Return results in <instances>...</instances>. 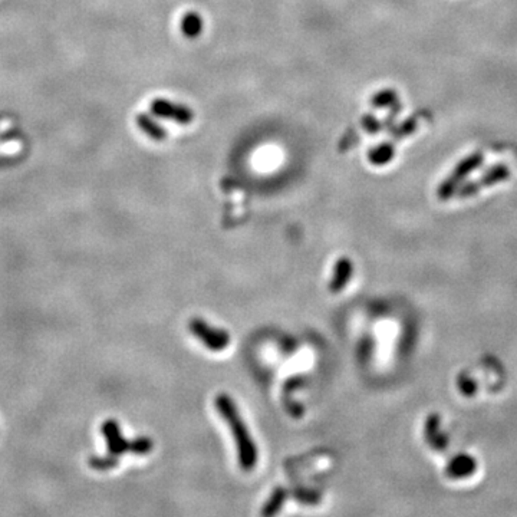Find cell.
<instances>
[{
    "label": "cell",
    "instance_id": "obj_1",
    "mask_svg": "<svg viewBox=\"0 0 517 517\" xmlns=\"http://www.w3.org/2000/svg\"><path fill=\"white\" fill-rule=\"evenodd\" d=\"M215 408L219 410L220 415L232 429L234 443L237 447V457L240 467L244 471L253 470L257 464V447L249 434L246 424L240 417L234 401L229 396L220 394L215 397Z\"/></svg>",
    "mask_w": 517,
    "mask_h": 517
},
{
    "label": "cell",
    "instance_id": "obj_2",
    "mask_svg": "<svg viewBox=\"0 0 517 517\" xmlns=\"http://www.w3.org/2000/svg\"><path fill=\"white\" fill-rule=\"evenodd\" d=\"M101 431L107 441L108 456L112 458H117L125 453H134V454H147L153 450V440L147 437H140L137 440L128 441L124 439L118 421L115 420H107L101 425Z\"/></svg>",
    "mask_w": 517,
    "mask_h": 517
},
{
    "label": "cell",
    "instance_id": "obj_3",
    "mask_svg": "<svg viewBox=\"0 0 517 517\" xmlns=\"http://www.w3.org/2000/svg\"><path fill=\"white\" fill-rule=\"evenodd\" d=\"M189 328L191 333L200 339V342L207 350L214 352L226 350L232 340L229 332H226L225 329L213 328L200 318H193L189 323Z\"/></svg>",
    "mask_w": 517,
    "mask_h": 517
},
{
    "label": "cell",
    "instance_id": "obj_4",
    "mask_svg": "<svg viewBox=\"0 0 517 517\" xmlns=\"http://www.w3.org/2000/svg\"><path fill=\"white\" fill-rule=\"evenodd\" d=\"M424 436L428 446L436 450V451H444L448 446V440L446 434L440 428V415L439 414H429L425 427H424Z\"/></svg>",
    "mask_w": 517,
    "mask_h": 517
},
{
    "label": "cell",
    "instance_id": "obj_5",
    "mask_svg": "<svg viewBox=\"0 0 517 517\" xmlns=\"http://www.w3.org/2000/svg\"><path fill=\"white\" fill-rule=\"evenodd\" d=\"M476 468H477L476 458L468 454H458L446 467V476L454 480L465 479L471 476V474H474Z\"/></svg>",
    "mask_w": 517,
    "mask_h": 517
},
{
    "label": "cell",
    "instance_id": "obj_6",
    "mask_svg": "<svg viewBox=\"0 0 517 517\" xmlns=\"http://www.w3.org/2000/svg\"><path fill=\"white\" fill-rule=\"evenodd\" d=\"M352 272H354V266L352 262L350 261L348 257H342L336 262L335 265V271H333V278L329 283V290L332 293H339L345 289L352 278Z\"/></svg>",
    "mask_w": 517,
    "mask_h": 517
},
{
    "label": "cell",
    "instance_id": "obj_7",
    "mask_svg": "<svg viewBox=\"0 0 517 517\" xmlns=\"http://www.w3.org/2000/svg\"><path fill=\"white\" fill-rule=\"evenodd\" d=\"M285 499H286V492L282 487H278L272 493V496L268 500V503L265 504V507L262 510V514L263 516H273V514H276L282 509V504H283Z\"/></svg>",
    "mask_w": 517,
    "mask_h": 517
},
{
    "label": "cell",
    "instance_id": "obj_8",
    "mask_svg": "<svg viewBox=\"0 0 517 517\" xmlns=\"http://www.w3.org/2000/svg\"><path fill=\"white\" fill-rule=\"evenodd\" d=\"M90 465L95 470H100V471H107V470H111L114 467L118 465V460L117 458H112L109 456L107 457H91L90 458Z\"/></svg>",
    "mask_w": 517,
    "mask_h": 517
},
{
    "label": "cell",
    "instance_id": "obj_9",
    "mask_svg": "<svg viewBox=\"0 0 517 517\" xmlns=\"http://www.w3.org/2000/svg\"><path fill=\"white\" fill-rule=\"evenodd\" d=\"M458 388H460V391L465 396V397H473L474 394H476V391H477V385H476V382H474L471 378H468V376H464V375H461L460 378H458Z\"/></svg>",
    "mask_w": 517,
    "mask_h": 517
}]
</instances>
